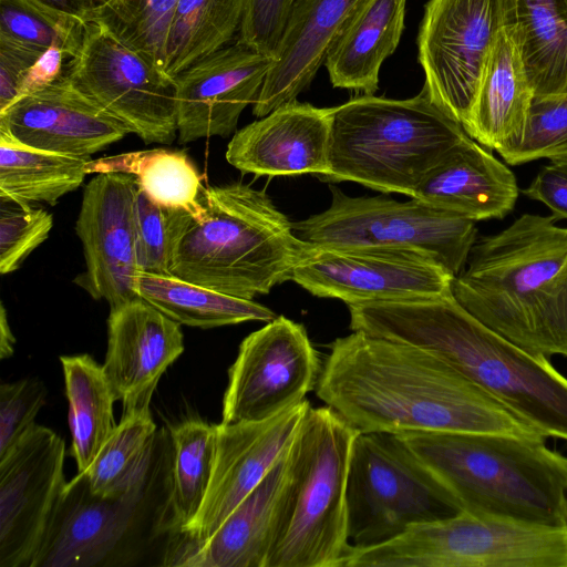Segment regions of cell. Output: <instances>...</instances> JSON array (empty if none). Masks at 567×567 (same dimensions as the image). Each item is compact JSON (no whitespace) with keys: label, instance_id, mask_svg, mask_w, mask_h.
I'll use <instances>...</instances> for the list:
<instances>
[{"label":"cell","instance_id":"603a6c76","mask_svg":"<svg viewBox=\"0 0 567 567\" xmlns=\"http://www.w3.org/2000/svg\"><path fill=\"white\" fill-rule=\"evenodd\" d=\"M288 454L289 450L209 538L166 546L161 565L266 567L289 478Z\"/></svg>","mask_w":567,"mask_h":567},{"label":"cell","instance_id":"277c9868","mask_svg":"<svg viewBox=\"0 0 567 567\" xmlns=\"http://www.w3.org/2000/svg\"><path fill=\"white\" fill-rule=\"evenodd\" d=\"M463 512L567 526V456L546 439L475 432L399 434Z\"/></svg>","mask_w":567,"mask_h":567},{"label":"cell","instance_id":"d4e9b609","mask_svg":"<svg viewBox=\"0 0 567 567\" xmlns=\"http://www.w3.org/2000/svg\"><path fill=\"white\" fill-rule=\"evenodd\" d=\"M361 0H297L274 63L252 104L262 117L297 100L312 82L327 52Z\"/></svg>","mask_w":567,"mask_h":567},{"label":"cell","instance_id":"4dcf8cb0","mask_svg":"<svg viewBox=\"0 0 567 567\" xmlns=\"http://www.w3.org/2000/svg\"><path fill=\"white\" fill-rule=\"evenodd\" d=\"M86 174L126 173L154 203L188 212L196 220L205 214L202 176L185 151L152 148L91 159Z\"/></svg>","mask_w":567,"mask_h":567},{"label":"cell","instance_id":"4fadbf2b","mask_svg":"<svg viewBox=\"0 0 567 567\" xmlns=\"http://www.w3.org/2000/svg\"><path fill=\"white\" fill-rule=\"evenodd\" d=\"M66 73L145 144H171L177 138L174 80L100 23L86 22L81 48L68 61Z\"/></svg>","mask_w":567,"mask_h":567},{"label":"cell","instance_id":"44dd1931","mask_svg":"<svg viewBox=\"0 0 567 567\" xmlns=\"http://www.w3.org/2000/svg\"><path fill=\"white\" fill-rule=\"evenodd\" d=\"M184 348L181 324L144 299L110 308L102 367L123 412L150 408L159 379Z\"/></svg>","mask_w":567,"mask_h":567},{"label":"cell","instance_id":"ee69618b","mask_svg":"<svg viewBox=\"0 0 567 567\" xmlns=\"http://www.w3.org/2000/svg\"><path fill=\"white\" fill-rule=\"evenodd\" d=\"M523 194L545 204L555 221L567 219V161L544 165Z\"/></svg>","mask_w":567,"mask_h":567},{"label":"cell","instance_id":"ac0fdd59","mask_svg":"<svg viewBox=\"0 0 567 567\" xmlns=\"http://www.w3.org/2000/svg\"><path fill=\"white\" fill-rule=\"evenodd\" d=\"M136 179L126 173H100L85 186L75 223L85 272L76 279L110 308L137 298Z\"/></svg>","mask_w":567,"mask_h":567},{"label":"cell","instance_id":"30bf717a","mask_svg":"<svg viewBox=\"0 0 567 567\" xmlns=\"http://www.w3.org/2000/svg\"><path fill=\"white\" fill-rule=\"evenodd\" d=\"M462 512L399 434H357L347 481L348 538L353 547L386 543L412 525Z\"/></svg>","mask_w":567,"mask_h":567},{"label":"cell","instance_id":"bcb514c9","mask_svg":"<svg viewBox=\"0 0 567 567\" xmlns=\"http://www.w3.org/2000/svg\"><path fill=\"white\" fill-rule=\"evenodd\" d=\"M14 336L10 329L7 310L1 302L0 305V358L6 359L12 355L14 347Z\"/></svg>","mask_w":567,"mask_h":567},{"label":"cell","instance_id":"1f68e13d","mask_svg":"<svg viewBox=\"0 0 567 567\" xmlns=\"http://www.w3.org/2000/svg\"><path fill=\"white\" fill-rule=\"evenodd\" d=\"M60 362L69 402L71 455L78 472H84L116 426V398L103 367L91 355H62Z\"/></svg>","mask_w":567,"mask_h":567},{"label":"cell","instance_id":"6da1fadb","mask_svg":"<svg viewBox=\"0 0 567 567\" xmlns=\"http://www.w3.org/2000/svg\"><path fill=\"white\" fill-rule=\"evenodd\" d=\"M316 393L358 432H475L546 439L431 352L363 331L332 342Z\"/></svg>","mask_w":567,"mask_h":567},{"label":"cell","instance_id":"60d3db41","mask_svg":"<svg viewBox=\"0 0 567 567\" xmlns=\"http://www.w3.org/2000/svg\"><path fill=\"white\" fill-rule=\"evenodd\" d=\"M47 388L37 378L0 385V458H3L35 425L45 404Z\"/></svg>","mask_w":567,"mask_h":567},{"label":"cell","instance_id":"9a60e30c","mask_svg":"<svg viewBox=\"0 0 567 567\" xmlns=\"http://www.w3.org/2000/svg\"><path fill=\"white\" fill-rule=\"evenodd\" d=\"M320 371L306 328L276 317L241 341L228 370L221 422L260 421L300 404Z\"/></svg>","mask_w":567,"mask_h":567},{"label":"cell","instance_id":"7402d4cb","mask_svg":"<svg viewBox=\"0 0 567 567\" xmlns=\"http://www.w3.org/2000/svg\"><path fill=\"white\" fill-rule=\"evenodd\" d=\"M331 107L297 100L236 131L227 162L243 173L261 176L330 174Z\"/></svg>","mask_w":567,"mask_h":567},{"label":"cell","instance_id":"7bdbcfd3","mask_svg":"<svg viewBox=\"0 0 567 567\" xmlns=\"http://www.w3.org/2000/svg\"><path fill=\"white\" fill-rule=\"evenodd\" d=\"M48 51L0 34V113L22 96L30 74Z\"/></svg>","mask_w":567,"mask_h":567},{"label":"cell","instance_id":"74e56055","mask_svg":"<svg viewBox=\"0 0 567 567\" xmlns=\"http://www.w3.org/2000/svg\"><path fill=\"white\" fill-rule=\"evenodd\" d=\"M497 153L509 165L567 161V93L534 96L522 131Z\"/></svg>","mask_w":567,"mask_h":567},{"label":"cell","instance_id":"7a4b0ae2","mask_svg":"<svg viewBox=\"0 0 567 567\" xmlns=\"http://www.w3.org/2000/svg\"><path fill=\"white\" fill-rule=\"evenodd\" d=\"M350 328L422 348L499 401L538 433L567 441V378L486 327L453 293L348 306Z\"/></svg>","mask_w":567,"mask_h":567},{"label":"cell","instance_id":"d590c367","mask_svg":"<svg viewBox=\"0 0 567 567\" xmlns=\"http://www.w3.org/2000/svg\"><path fill=\"white\" fill-rule=\"evenodd\" d=\"M177 2L106 0L91 10L86 22H96L106 28L117 40L164 74L165 43Z\"/></svg>","mask_w":567,"mask_h":567},{"label":"cell","instance_id":"83f0119b","mask_svg":"<svg viewBox=\"0 0 567 567\" xmlns=\"http://www.w3.org/2000/svg\"><path fill=\"white\" fill-rule=\"evenodd\" d=\"M506 27L534 96L567 93V0H513Z\"/></svg>","mask_w":567,"mask_h":567},{"label":"cell","instance_id":"f546056e","mask_svg":"<svg viewBox=\"0 0 567 567\" xmlns=\"http://www.w3.org/2000/svg\"><path fill=\"white\" fill-rule=\"evenodd\" d=\"M136 291L140 298L188 327L210 329L276 318L272 310L254 300L225 295L173 275L140 272Z\"/></svg>","mask_w":567,"mask_h":567},{"label":"cell","instance_id":"836d02e7","mask_svg":"<svg viewBox=\"0 0 567 567\" xmlns=\"http://www.w3.org/2000/svg\"><path fill=\"white\" fill-rule=\"evenodd\" d=\"M171 532H183L206 496L215 457L216 425L188 419L169 429Z\"/></svg>","mask_w":567,"mask_h":567},{"label":"cell","instance_id":"d6986e66","mask_svg":"<svg viewBox=\"0 0 567 567\" xmlns=\"http://www.w3.org/2000/svg\"><path fill=\"white\" fill-rule=\"evenodd\" d=\"M272 63V56L237 41L178 73L173 79L178 142L235 134L241 112L256 101Z\"/></svg>","mask_w":567,"mask_h":567},{"label":"cell","instance_id":"484cf974","mask_svg":"<svg viewBox=\"0 0 567 567\" xmlns=\"http://www.w3.org/2000/svg\"><path fill=\"white\" fill-rule=\"evenodd\" d=\"M406 0H361L331 43L324 66L334 87L372 95L404 30Z\"/></svg>","mask_w":567,"mask_h":567},{"label":"cell","instance_id":"cb8c5ba5","mask_svg":"<svg viewBox=\"0 0 567 567\" xmlns=\"http://www.w3.org/2000/svg\"><path fill=\"white\" fill-rule=\"evenodd\" d=\"M518 192L514 173L466 136L425 174L411 198L477 221L504 218Z\"/></svg>","mask_w":567,"mask_h":567},{"label":"cell","instance_id":"8fae6325","mask_svg":"<svg viewBox=\"0 0 567 567\" xmlns=\"http://www.w3.org/2000/svg\"><path fill=\"white\" fill-rule=\"evenodd\" d=\"M292 225L300 239L319 246L420 251L454 276L464 268L477 234L474 220L415 198L351 197L337 187H331L326 210Z\"/></svg>","mask_w":567,"mask_h":567},{"label":"cell","instance_id":"5bb4252c","mask_svg":"<svg viewBox=\"0 0 567 567\" xmlns=\"http://www.w3.org/2000/svg\"><path fill=\"white\" fill-rule=\"evenodd\" d=\"M454 275L420 251L311 244L291 280L320 298L350 305L406 301L453 293Z\"/></svg>","mask_w":567,"mask_h":567},{"label":"cell","instance_id":"e0dca14e","mask_svg":"<svg viewBox=\"0 0 567 567\" xmlns=\"http://www.w3.org/2000/svg\"><path fill=\"white\" fill-rule=\"evenodd\" d=\"M65 443L35 424L0 458V567H30L66 483Z\"/></svg>","mask_w":567,"mask_h":567},{"label":"cell","instance_id":"7c38bea8","mask_svg":"<svg viewBox=\"0 0 567 567\" xmlns=\"http://www.w3.org/2000/svg\"><path fill=\"white\" fill-rule=\"evenodd\" d=\"M512 6L513 0H430L425 6L417 34L423 89L462 126Z\"/></svg>","mask_w":567,"mask_h":567},{"label":"cell","instance_id":"ffe728a7","mask_svg":"<svg viewBox=\"0 0 567 567\" xmlns=\"http://www.w3.org/2000/svg\"><path fill=\"white\" fill-rule=\"evenodd\" d=\"M0 128L28 146L73 156H91L130 134L71 81L66 65L0 113Z\"/></svg>","mask_w":567,"mask_h":567},{"label":"cell","instance_id":"f6af8a7d","mask_svg":"<svg viewBox=\"0 0 567 567\" xmlns=\"http://www.w3.org/2000/svg\"><path fill=\"white\" fill-rule=\"evenodd\" d=\"M62 11L76 16L86 22L91 10L95 7L93 0H42Z\"/></svg>","mask_w":567,"mask_h":567},{"label":"cell","instance_id":"f35d334b","mask_svg":"<svg viewBox=\"0 0 567 567\" xmlns=\"http://www.w3.org/2000/svg\"><path fill=\"white\" fill-rule=\"evenodd\" d=\"M193 219L184 209L154 203L137 187L135 231L140 271L171 275L175 250Z\"/></svg>","mask_w":567,"mask_h":567},{"label":"cell","instance_id":"b9f144b4","mask_svg":"<svg viewBox=\"0 0 567 567\" xmlns=\"http://www.w3.org/2000/svg\"><path fill=\"white\" fill-rule=\"evenodd\" d=\"M297 0H247L237 41L275 56Z\"/></svg>","mask_w":567,"mask_h":567},{"label":"cell","instance_id":"ba28073f","mask_svg":"<svg viewBox=\"0 0 567 567\" xmlns=\"http://www.w3.org/2000/svg\"><path fill=\"white\" fill-rule=\"evenodd\" d=\"M171 436H157L146 476L128 491L91 492L84 472L66 482L30 567L134 564L147 542L171 532Z\"/></svg>","mask_w":567,"mask_h":567},{"label":"cell","instance_id":"8992f818","mask_svg":"<svg viewBox=\"0 0 567 567\" xmlns=\"http://www.w3.org/2000/svg\"><path fill=\"white\" fill-rule=\"evenodd\" d=\"M466 136L424 89L405 100L364 94L331 107L326 179L412 197L425 174Z\"/></svg>","mask_w":567,"mask_h":567},{"label":"cell","instance_id":"5b68a950","mask_svg":"<svg viewBox=\"0 0 567 567\" xmlns=\"http://www.w3.org/2000/svg\"><path fill=\"white\" fill-rule=\"evenodd\" d=\"M203 204L205 214L177 245L171 275L247 300L291 280L311 244L265 190L241 182L208 186Z\"/></svg>","mask_w":567,"mask_h":567},{"label":"cell","instance_id":"3957f363","mask_svg":"<svg viewBox=\"0 0 567 567\" xmlns=\"http://www.w3.org/2000/svg\"><path fill=\"white\" fill-rule=\"evenodd\" d=\"M453 296L472 316L534 355L567 358V228L523 214L476 239Z\"/></svg>","mask_w":567,"mask_h":567},{"label":"cell","instance_id":"ab89813d","mask_svg":"<svg viewBox=\"0 0 567 567\" xmlns=\"http://www.w3.org/2000/svg\"><path fill=\"white\" fill-rule=\"evenodd\" d=\"M2 202V200H1ZM1 203L0 209V274L19 269L23 260L49 236L53 216L32 205Z\"/></svg>","mask_w":567,"mask_h":567},{"label":"cell","instance_id":"9c48e42d","mask_svg":"<svg viewBox=\"0 0 567 567\" xmlns=\"http://www.w3.org/2000/svg\"><path fill=\"white\" fill-rule=\"evenodd\" d=\"M343 567H567V526L461 514L353 547Z\"/></svg>","mask_w":567,"mask_h":567},{"label":"cell","instance_id":"2e32d148","mask_svg":"<svg viewBox=\"0 0 567 567\" xmlns=\"http://www.w3.org/2000/svg\"><path fill=\"white\" fill-rule=\"evenodd\" d=\"M309 408L305 400L269 419L215 424L214 466L203 505L187 528L168 535L167 546L209 538L288 452Z\"/></svg>","mask_w":567,"mask_h":567},{"label":"cell","instance_id":"52a82bcc","mask_svg":"<svg viewBox=\"0 0 567 567\" xmlns=\"http://www.w3.org/2000/svg\"><path fill=\"white\" fill-rule=\"evenodd\" d=\"M359 432L330 406L309 408L289 449V478L266 567H342L347 481Z\"/></svg>","mask_w":567,"mask_h":567},{"label":"cell","instance_id":"8d00e7d4","mask_svg":"<svg viewBox=\"0 0 567 567\" xmlns=\"http://www.w3.org/2000/svg\"><path fill=\"white\" fill-rule=\"evenodd\" d=\"M86 22L42 0H0V34L69 60L82 44Z\"/></svg>","mask_w":567,"mask_h":567},{"label":"cell","instance_id":"f1b7e54d","mask_svg":"<svg viewBox=\"0 0 567 567\" xmlns=\"http://www.w3.org/2000/svg\"><path fill=\"white\" fill-rule=\"evenodd\" d=\"M91 159L28 146L0 128V199L54 205L83 183Z\"/></svg>","mask_w":567,"mask_h":567},{"label":"cell","instance_id":"4316f807","mask_svg":"<svg viewBox=\"0 0 567 567\" xmlns=\"http://www.w3.org/2000/svg\"><path fill=\"white\" fill-rule=\"evenodd\" d=\"M533 97L516 42L505 27L485 64L463 128L485 148L497 151L519 134Z\"/></svg>","mask_w":567,"mask_h":567},{"label":"cell","instance_id":"c3c4849f","mask_svg":"<svg viewBox=\"0 0 567 567\" xmlns=\"http://www.w3.org/2000/svg\"><path fill=\"white\" fill-rule=\"evenodd\" d=\"M106 1V0H105Z\"/></svg>","mask_w":567,"mask_h":567},{"label":"cell","instance_id":"d6a6232c","mask_svg":"<svg viewBox=\"0 0 567 567\" xmlns=\"http://www.w3.org/2000/svg\"><path fill=\"white\" fill-rule=\"evenodd\" d=\"M247 0H178L165 43L164 74L174 79L226 47L239 31Z\"/></svg>","mask_w":567,"mask_h":567},{"label":"cell","instance_id":"7dc6e473","mask_svg":"<svg viewBox=\"0 0 567 567\" xmlns=\"http://www.w3.org/2000/svg\"><path fill=\"white\" fill-rule=\"evenodd\" d=\"M93 1L95 3V7H96V6H100L101 3H103L105 0H93Z\"/></svg>","mask_w":567,"mask_h":567},{"label":"cell","instance_id":"e575fe53","mask_svg":"<svg viewBox=\"0 0 567 567\" xmlns=\"http://www.w3.org/2000/svg\"><path fill=\"white\" fill-rule=\"evenodd\" d=\"M157 436L150 408L123 412L114 431L84 471L91 492L111 496L136 485L151 468Z\"/></svg>","mask_w":567,"mask_h":567}]
</instances>
